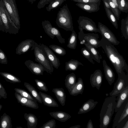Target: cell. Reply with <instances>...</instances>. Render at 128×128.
<instances>
[{
  "label": "cell",
  "instance_id": "55",
  "mask_svg": "<svg viewBox=\"0 0 128 128\" xmlns=\"http://www.w3.org/2000/svg\"><path fill=\"white\" fill-rule=\"evenodd\" d=\"M2 106L1 104H0V112L1 109L2 108Z\"/></svg>",
  "mask_w": 128,
  "mask_h": 128
},
{
  "label": "cell",
  "instance_id": "40",
  "mask_svg": "<svg viewBox=\"0 0 128 128\" xmlns=\"http://www.w3.org/2000/svg\"><path fill=\"white\" fill-rule=\"evenodd\" d=\"M81 53L83 56L93 64H94L93 60V57L89 50L85 47L82 48L81 50Z\"/></svg>",
  "mask_w": 128,
  "mask_h": 128
},
{
  "label": "cell",
  "instance_id": "2",
  "mask_svg": "<svg viewBox=\"0 0 128 128\" xmlns=\"http://www.w3.org/2000/svg\"><path fill=\"white\" fill-rule=\"evenodd\" d=\"M116 103L115 97L110 96L105 98L100 114V128H107L108 126L114 112Z\"/></svg>",
  "mask_w": 128,
  "mask_h": 128
},
{
  "label": "cell",
  "instance_id": "5",
  "mask_svg": "<svg viewBox=\"0 0 128 128\" xmlns=\"http://www.w3.org/2000/svg\"><path fill=\"white\" fill-rule=\"evenodd\" d=\"M31 50H34L35 61L42 66L45 71L48 73L52 74L54 71L53 66L45 56L42 50L38 47V44L35 42L34 45Z\"/></svg>",
  "mask_w": 128,
  "mask_h": 128
},
{
  "label": "cell",
  "instance_id": "23",
  "mask_svg": "<svg viewBox=\"0 0 128 128\" xmlns=\"http://www.w3.org/2000/svg\"><path fill=\"white\" fill-rule=\"evenodd\" d=\"M84 88V86L83 80L81 78H79L73 88L69 92L70 95L74 96L79 94H82Z\"/></svg>",
  "mask_w": 128,
  "mask_h": 128
},
{
  "label": "cell",
  "instance_id": "11",
  "mask_svg": "<svg viewBox=\"0 0 128 128\" xmlns=\"http://www.w3.org/2000/svg\"><path fill=\"white\" fill-rule=\"evenodd\" d=\"M42 24L46 33L51 38L54 39L56 37L60 42L62 44L65 43V39L62 38L59 30L52 26L50 21L45 20L42 21Z\"/></svg>",
  "mask_w": 128,
  "mask_h": 128
},
{
  "label": "cell",
  "instance_id": "21",
  "mask_svg": "<svg viewBox=\"0 0 128 128\" xmlns=\"http://www.w3.org/2000/svg\"><path fill=\"white\" fill-rule=\"evenodd\" d=\"M98 102L94 101L93 99H90L85 102L80 108L78 114H85L92 110L96 106Z\"/></svg>",
  "mask_w": 128,
  "mask_h": 128
},
{
  "label": "cell",
  "instance_id": "39",
  "mask_svg": "<svg viewBox=\"0 0 128 128\" xmlns=\"http://www.w3.org/2000/svg\"><path fill=\"white\" fill-rule=\"evenodd\" d=\"M118 8L123 12H127L128 10V3L126 0H117Z\"/></svg>",
  "mask_w": 128,
  "mask_h": 128
},
{
  "label": "cell",
  "instance_id": "32",
  "mask_svg": "<svg viewBox=\"0 0 128 128\" xmlns=\"http://www.w3.org/2000/svg\"><path fill=\"white\" fill-rule=\"evenodd\" d=\"M72 32L71 34L68 39L67 46L70 48L75 50L77 45V34L74 30Z\"/></svg>",
  "mask_w": 128,
  "mask_h": 128
},
{
  "label": "cell",
  "instance_id": "52",
  "mask_svg": "<svg viewBox=\"0 0 128 128\" xmlns=\"http://www.w3.org/2000/svg\"><path fill=\"white\" fill-rule=\"evenodd\" d=\"M81 127V126L77 125L74 126H72L70 127L69 128H80Z\"/></svg>",
  "mask_w": 128,
  "mask_h": 128
},
{
  "label": "cell",
  "instance_id": "10",
  "mask_svg": "<svg viewBox=\"0 0 128 128\" xmlns=\"http://www.w3.org/2000/svg\"><path fill=\"white\" fill-rule=\"evenodd\" d=\"M77 22L79 30H84L90 32L100 33V30L97 27L95 22L88 17L80 16Z\"/></svg>",
  "mask_w": 128,
  "mask_h": 128
},
{
  "label": "cell",
  "instance_id": "4",
  "mask_svg": "<svg viewBox=\"0 0 128 128\" xmlns=\"http://www.w3.org/2000/svg\"><path fill=\"white\" fill-rule=\"evenodd\" d=\"M0 10L4 32L16 34L19 29L11 19L2 1L0 0Z\"/></svg>",
  "mask_w": 128,
  "mask_h": 128
},
{
  "label": "cell",
  "instance_id": "38",
  "mask_svg": "<svg viewBox=\"0 0 128 128\" xmlns=\"http://www.w3.org/2000/svg\"><path fill=\"white\" fill-rule=\"evenodd\" d=\"M14 90L15 92H17L22 96L29 99L34 101L37 102V101L31 96L30 94L25 90L18 88H15Z\"/></svg>",
  "mask_w": 128,
  "mask_h": 128
},
{
  "label": "cell",
  "instance_id": "34",
  "mask_svg": "<svg viewBox=\"0 0 128 128\" xmlns=\"http://www.w3.org/2000/svg\"><path fill=\"white\" fill-rule=\"evenodd\" d=\"M121 30L123 36L126 40L128 39V16L121 20Z\"/></svg>",
  "mask_w": 128,
  "mask_h": 128
},
{
  "label": "cell",
  "instance_id": "42",
  "mask_svg": "<svg viewBox=\"0 0 128 128\" xmlns=\"http://www.w3.org/2000/svg\"><path fill=\"white\" fill-rule=\"evenodd\" d=\"M39 90L45 92L48 91L46 83L38 79L34 80Z\"/></svg>",
  "mask_w": 128,
  "mask_h": 128
},
{
  "label": "cell",
  "instance_id": "33",
  "mask_svg": "<svg viewBox=\"0 0 128 128\" xmlns=\"http://www.w3.org/2000/svg\"><path fill=\"white\" fill-rule=\"evenodd\" d=\"M0 74L8 82L14 84L21 82V80L18 78L10 73L1 72H0Z\"/></svg>",
  "mask_w": 128,
  "mask_h": 128
},
{
  "label": "cell",
  "instance_id": "13",
  "mask_svg": "<svg viewBox=\"0 0 128 128\" xmlns=\"http://www.w3.org/2000/svg\"><path fill=\"white\" fill-rule=\"evenodd\" d=\"M38 46L42 50L48 60L52 64L53 66L58 69L60 65L59 59L52 51L48 46L43 44H38Z\"/></svg>",
  "mask_w": 128,
  "mask_h": 128
},
{
  "label": "cell",
  "instance_id": "47",
  "mask_svg": "<svg viewBox=\"0 0 128 128\" xmlns=\"http://www.w3.org/2000/svg\"><path fill=\"white\" fill-rule=\"evenodd\" d=\"M73 1L78 3H87L90 2H98L100 0H72Z\"/></svg>",
  "mask_w": 128,
  "mask_h": 128
},
{
  "label": "cell",
  "instance_id": "6",
  "mask_svg": "<svg viewBox=\"0 0 128 128\" xmlns=\"http://www.w3.org/2000/svg\"><path fill=\"white\" fill-rule=\"evenodd\" d=\"M112 126V128H122L128 120V98L124 102L116 112Z\"/></svg>",
  "mask_w": 128,
  "mask_h": 128
},
{
  "label": "cell",
  "instance_id": "46",
  "mask_svg": "<svg viewBox=\"0 0 128 128\" xmlns=\"http://www.w3.org/2000/svg\"><path fill=\"white\" fill-rule=\"evenodd\" d=\"M0 95L4 99L7 98V94L6 90L0 82Z\"/></svg>",
  "mask_w": 128,
  "mask_h": 128
},
{
  "label": "cell",
  "instance_id": "36",
  "mask_svg": "<svg viewBox=\"0 0 128 128\" xmlns=\"http://www.w3.org/2000/svg\"><path fill=\"white\" fill-rule=\"evenodd\" d=\"M66 0H50L49 4L46 7V10L48 12H50L52 10L56 9L61 6Z\"/></svg>",
  "mask_w": 128,
  "mask_h": 128
},
{
  "label": "cell",
  "instance_id": "35",
  "mask_svg": "<svg viewBox=\"0 0 128 128\" xmlns=\"http://www.w3.org/2000/svg\"><path fill=\"white\" fill-rule=\"evenodd\" d=\"M108 18L111 23L116 29L118 28V24L117 19L111 11L110 9L104 6Z\"/></svg>",
  "mask_w": 128,
  "mask_h": 128
},
{
  "label": "cell",
  "instance_id": "1",
  "mask_svg": "<svg viewBox=\"0 0 128 128\" xmlns=\"http://www.w3.org/2000/svg\"><path fill=\"white\" fill-rule=\"evenodd\" d=\"M100 46L102 48L117 74H121L124 71L128 72V66L125 60L113 44L102 37Z\"/></svg>",
  "mask_w": 128,
  "mask_h": 128
},
{
  "label": "cell",
  "instance_id": "20",
  "mask_svg": "<svg viewBox=\"0 0 128 128\" xmlns=\"http://www.w3.org/2000/svg\"><path fill=\"white\" fill-rule=\"evenodd\" d=\"M117 96L114 109V112H116L120 109L122 104L128 98V86Z\"/></svg>",
  "mask_w": 128,
  "mask_h": 128
},
{
  "label": "cell",
  "instance_id": "19",
  "mask_svg": "<svg viewBox=\"0 0 128 128\" xmlns=\"http://www.w3.org/2000/svg\"><path fill=\"white\" fill-rule=\"evenodd\" d=\"M102 64L105 77L109 84L111 86L114 81V73L111 68L107 64L105 60H103Z\"/></svg>",
  "mask_w": 128,
  "mask_h": 128
},
{
  "label": "cell",
  "instance_id": "16",
  "mask_svg": "<svg viewBox=\"0 0 128 128\" xmlns=\"http://www.w3.org/2000/svg\"><path fill=\"white\" fill-rule=\"evenodd\" d=\"M14 95L18 102L22 106L34 109L39 108L36 102L24 97L16 92L14 93Z\"/></svg>",
  "mask_w": 128,
  "mask_h": 128
},
{
  "label": "cell",
  "instance_id": "50",
  "mask_svg": "<svg viewBox=\"0 0 128 128\" xmlns=\"http://www.w3.org/2000/svg\"><path fill=\"white\" fill-rule=\"evenodd\" d=\"M104 4V6L107 8L110 9V6L108 2L105 0H102Z\"/></svg>",
  "mask_w": 128,
  "mask_h": 128
},
{
  "label": "cell",
  "instance_id": "28",
  "mask_svg": "<svg viewBox=\"0 0 128 128\" xmlns=\"http://www.w3.org/2000/svg\"><path fill=\"white\" fill-rule=\"evenodd\" d=\"M76 76L73 72L68 75L65 80V85L68 92L70 91L74 87L76 81Z\"/></svg>",
  "mask_w": 128,
  "mask_h": 128
},
{
  "label": "cell",
  "instance_id": "48",
  "mask_svg": "<svg viewBox=\"0 0 128 128\" xmlns=\"http://www.w3.org/2000/svg\"><path fill=\"white\" fill-rule=\"evenodd\" d=\"M86 128H94L92 122L91 120H90L87 125Z\"/></svg>",
  "mask_w": 128,
  "mask_h": 128
},
{
  "label": "cell",
  "instance_id": "29",
  "mask_svg": "<svg viewBox=\"0 0 128 128\" xmlns=\"http://www.w3.org/2000/svg\"><path fill=\"white\" fill-rule=\"evenodd\" d=\"M84 44L86 48L92 55L93 59L98 63H100L102 56L96 48L88 43H85Z\"/></svg>",
  "mask_w": 128,
  "mask_h": 128
},
{
  "label": "cell",
  "instance_id": "3",
  "mask_svg": "<svg viewBox=\"0 0 128 128\" xmlns=\"http://www.w3.org/2000/svg\"><path fill=\"white\" fill-rule=\"evenodd\" d=\"M56 22L59 27L66 31L74 30L72 17L67 4L58 11Z\"/></svg>",
  "mask_w": 128,
  "mask_h": 128
},
{
  "label": "cell",
  "instance_id": "51",
  "mask_svg": "<svg viewBox=\"0 0 128 128\" xmlns=\"http://www.w3.org/2000/svg\"><path fill=\"white\" fill-rule=\"evenodd\" d=\"M110 0L114 4L115 6L118 8V5L117 0Z\"/></svg>",
  "mask_w": 128,
  "mask_h": 128
},
{
  "label": "cell",
  "instance_id": "12",
  "mask_svg": "<svg viewBox=\"0 0 128 128\" xmlns=\"http://www.w3.org/2000/svg\"><path fill=\"white\" fill-rule=\"evenodd\" d=\"M98 28L100 33L103 37L113 45H118L120 42L118 41L113 33L105 25L101 23L98 22Z\"/></svg>",
  "mask_w": 128,
  "mask_h": 128
},
{
  "label": "cell",
  "instance_id": "27",
  "mask_svg": "<svg viewBox=\"0 0 128 128\" xmlns=\"http://www.w3.org/2000/svg\"><path fill=\"white\" fill-rule=\"evenodd\" d=\"M24 85L30 94L37 102L42 104V98L39 93L35 88L30 84L26 82L24 83Z\"/></svg>",
  "mask_w": 128,
  "mask_h": 128
},
{
  "label": "cell",
  "instance_id": "7",
  "mask_svg": "<svg viewBox=\"0 0 128 128\" xmlns=\"http://www.w3.org/2000/svg\"><path fill=\"white\" fill-rule=\"evenodd\" d=\"M118 74V78L114 84L113 89L109 94L112 97H116L117 96L128 86V72L124 71Z\"/></svg>",
  "mask_w": 128,
  "mask_h": 128
},
{
  "label": "cell",
  "instance_id": "18",
  "mask_svg": "<svg viewBox=\"0 0 128 128\" xmlns=\"http://www.w3.org/2000/svg\"><path fill=\"white\" fill-rule=\"evenodd\" d=\"M100 2L87 3H77L76 5L84 10L90 13L96 12L100 9Z\"/></svg>",
  "mask_w": 128,
  "mask_h": 128
},
{
  "label": "cell",
  "instance_id": "37",
  "mask_svg": "<svg viewBox=\"0 0 128 128\" xmlns=\"http://www.w3.org/2000/svg\"><path fill=\"white\" fill-rule=\"evenodd\" d=\"M49 48L59 55L64 56L66 54L65 50L59 46L54 44H51L49 46Z\"/></svg>",
  "mask_w": 128,
  "mask_h": 128
},
{
  "label": "cell",
  "instance_id": "22",
  "mask_svg": "<svg viewBox=\"0 0 128 128\" xmlns=\"http://www.w3.org/2000/svg\"><path fill=\"white\" fill-rule=\"evenodd\" d=\"M39 93L44 105L51 107L59 106L57 102L51 96L41 92H40Z\"/></svg>",
  "mask_w": 128,
  "mask_h": 128
},
{
  "label": "cell",
  "instance_id": "30",
  "mask_svg": "<svg viewBox=\"0 0 128 128\" xmlns=\"http://www.w3.org/2000/svg\"><path fill=\"white\" fill-rule=\"evenodd\" d=\"M12 125L11 118L5 112L0 118V128H12Z\"/></svg>",
  "mask_w": 128,
  "mask_h": 128
},
{
  "label": "cell",
  "instance_id": "17",
  "mask_svg": "<svg viewBox=\"0 0 128 128\" xmlns=\"http://www.w3.org/2000/svg\"><path fill=\"white\" fill-rule=\"evenodd\" d=\"M35 42L34 40L30 39L22 41L17 47L16 53L20 55L27 52L34 45Z\"/></svg>",
  "mask_w": 128,
  "mask_h": 128
},
{
  "label": "cell",
  "instance_id": "54",
  "mask_svg": "<svg viewBox=\"0 0 128 128\" xmlns=\"http://www.w3.org/2000/svg\"><path fill=\"white\" fill-rule=\"evenodd\" d=\"M36 0H27L28 2L31 4H32Z\"/></svg>",
  "mask_w": 128,
  "mask_h": 128
},
{
  "label": "cell",
  "instance_id": "25",
  "mask_svg": "<svg viewBox=\"0 0 128 128\" xmlns=\"http://www.w3.org/2000/svg\"><path fill=\"white\" fill-rule=\"evenodd\" d=\"M51 116L61 122H65L71 117L69 114L62 111L50 112Z\"/></svg>",
  "mask_w": 128,
  "mask_h": 128
},
{
  "label": "cell",
  "instance_id": "24",
  "mask_svg": "<svg viewBox=\"0 0 128 128\" xmlns=\"http://www.w3.org/2000/svg\"><path fill=\"white\" fill-rule=\"evenodd\" d=\"M52 92L60 104L62 106H64L66 96L64 89L62 88H54L52 89Z\"/></svg>",
  "mask_w": 128,
  "mask_h": 128
},
{
  "label": "cell",
  "instance_id": "56",
  "mask_svg": "<svg viewBox=\"0 0 128 128\" xmlns=\"http://www.w3.org/2000/svg\"><path fill=\"white\" fill-rule=\"evenodd\" d=\"M105 0V1H106V2H108V0Z\"/></svg>",
  "mask_w": 128,
  "mask_h": 128
},
{
  "label": "cell",
  "instance_id": "15",
  "mask_svg": "<svg viewBox=\"0 0 128 128\" xmlns=\"http://www.w3.org/2000/svg\"><path fill=\"white\" fill-rule=\"evenodd\" d=\"M102 78L103 75L101 70H96L90 76V82L93 88L96 87L99 90L102 84Z\"/></svg>",
  "mask_w": 128,
  "mask_h": 128
},
{
  "label": "cell",
  "instance_id": "9",
  "mask_svg": "<svg viewBox=\"0 0 128 128\" xmlns=\"http://www.w3.org/2000/svg\"><path fill=\"white\" fill-rule=\"evenodd\" d=\"M99 38L97 34H84L83 30H80L78 33V38L81 44L88 43L96 48L100 47Z\"/></svg>",
  "mask_w": 128,
  "mask_h": 128
},
{
  "label": "cell",
  "instance_id": "31",
  "mask_svg": "<svg viewBox=\"0 0 128 128\" xmlns=\"http://www.w3.org/2000/svg\"><path fill=\"white\" fill-rule=\"evenodd\" d=\"M65 64V69L66 71H75L77 69L79 65L84 66L78 60L73 59L66 62Z\"/></svg>",
  "mask_w": 128,
  "mask_h": 128
},
{
  "label": "cell",
  "instance_id": "43",
  "mask_svg": "<svg viewBox=\"0 0 128 128\" xmlns=\"http://www.w3.org/2000/svg\"><path fill=\"white\" fill-rule=\"evenodd\" d=\"M56 126V122L54 120H50L44 124L40 128H54Z\"/></svg>",
  "mask_w": 128,
  "mask_h": 128
},
{
  "label": "cell",
  "instance_id": "58",
  "mask_svg": "<svg viewBox=\"0 0 128 128\" xmlns=\"http://www.w3.org/2000/svg\"><path fill=\"white\" fill-rule=\"evenodd\" d=\"M22 128V127H17V128Z\"/></svg>",
  "mask_w": 128,
  "mask_h": 128
},
{
  "label": "cell",
  "instance_id": "41",
  "mask_svg": "<svg viewBox=\"0 0 128 128\" xmlns=\"http://www.w3.org/2000/svg\"><path fill=\"white\" fill-rule=\"evenodd\" d=\"M108 2L110 5V8L112 10L117 20H119L120 17L118 8L115 6L110 0H108Z\"/></svg>",
  "mask_w": 128,
  "mask_h": 128
},
{
  "label": "cell",
  "instance_id": "8",
  "mask_svg": "<svg viewBox=\"0 0 128 128\" xmlns=\"http://www.w3.org/2000/svg\"><path fill=\"white\" fill-rule=\"evenodd\" d=\"M11 19L19 29L20 28V18L15 0H2Z\"/></svg>",
  "mask_w": 128,
  "mask_h": 128
},
{
  "label": "cell",
  "instance_id": "49",
  "mask_svg": "<svg viewBox=\"0 0 128 128\" xmlns=\"http://www.w3.org/2000/svg\"><path fill=\"white\" fill-rule=\"evenodd\" d=\"M0 30L4 32V28L3 25V23L2 22L0 11Z\"/></svg>",
  "mask_w": 128,
  "mask_h": 128
},
{
  "label": "cell",
  "instance_id": "44",
  "mask_svg": "<svg viewBox=\"0 0 128 128\" xmlns=\"http://www.w3.org/2000/svg\"><path fill=\"white\" fill-rule=\"evenodd\" d=\"M8 60L4 53L0 49V62L3 64H6Z\"/></svg>",
  "mask_w": 128,
  "mask_h": 128
},
{
  "label": "cell",
  "instance_id": "45",
  "mask_svg": "<svg viewBox=\"0 0 128 128\" xmlns=\"http://www.w3.org/2000/svg\"><path fill=\"white\" fill-rule=\"evenodd\" d=\"M50 0H40L38 2L37 7L38 9L44 7L46 4H49Z\"/></svg>",
  "mask_w": 128,
  "mask_h": 128
},
{
  "label": "cell",
  "instance_id": "14",
  "mask_svg": "<svg viewBox=\"0 0 128 128\" xmlns=\"http://www.w3.org/2000/svg\"><path fill=\"white\" fill-rule=\"evenodd\" d=\"M24 64L30 71L36 75H43L45 70L42 66L40 63L34 62L30 60H26Z\"/></svg>",
  "mask_w": 128,
  "mask_h": 128
},
{
  "label": "cell",
  "instance_id": "53",
  "mask_svg": "<svg viewBox=\"0 0 128 128\" xmlns=\"http://www.w3.org/2000/svg\"><path fill=\"white\" fill-rule=\"evenodd\" d=\"M122 128H128V120Z\"/></svg>",
  "mask_w": 128,
  "mask_h": 128
},
{
  "label": "cell",
  "instance_id": "26",
  "mask_svg": "<svg viewBox=\"0 0 128 128\" xmlns=\"http://www.w3.org/2000/svg\"><path fill=\"white\" fill-rule=\"evenodd\" d=\"M24 117L27 121L28 128H36L38 124V118L34 114L32 113H25Z\"/></svg>",
  "mask_w": 128,
  "mask_h": 128
},
{
  "label": "cell",
  "instance_id": "57",
  "mask_svg": "<svg viewBox=\"0 0 128 128\" xmlns=\"http://www.w3.org/2000/svg\"><path fill=\"white\" fill-rule=\"evenodd\" d=\"M2 97L0 95V99H1L2 98Z\"/></svg>",
  "mask_w": 128,
  "mask_h": 128
}]
</instances>
